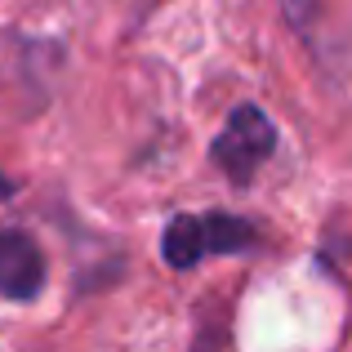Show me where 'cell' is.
<instances>
[{
	"mask_svg": "<svg viewBox=\"0 0 352 352\" xmlns=\"http://www.w3.org/2000/svg\"><path fill=\"white\" fill-rule=\"evenodd\" d=\"M272 152H276L272 116H267L263 107H254V103H236L232 112H228L223 129H219L214 147H210V161H214L236 188H245V183L272 161Z\"/></svg>",
	"mask_w": 352,
	"mask_h": 352,
	"instance_id": "cell-2",
	"label": "cell"
},
{
	"mask_svg": "<svg viewBox=\"0 0 352 352\" xmlns=\"http://www.w3.org/2000/svg\"><path fill=\"white\" fill-rule=\"evenodd\" d=\"M45 290V250L23 228H0V299L32 303Z\"/></svg>",
	"mask_w": 352,
	"mask_h": 352,
	"instance_id": "cell-3",
	"label": "cell"
},
{
	"mask_svg": "<svg viewBox=\"0 0 352 352\" xmlns=\"http://www.w3.org/2000/svg\"><path fill=\"white\" fill-rule=\"evenodd\" d=\"M258 228L241 214L228 210H206V214H174L161 232V258L174 272H188V267L206 263L219 254H245L258 245Z\"/></svg>",
	"mask_w": 352,
	"mask_h": 352,
	"instance_id": "cell-1",
	"label": "cell"
},
{
	"mask_svg": "<svg viewBox=\"0 0 352 352\" xmlns=\"http://www.w3.org/2000/svg\"><path fill=\"white\" fill-rule=\"evenodd\" d=\"M281 5V18L294 27L299 36L317 32V14H321V0H276Z\"/></svg>",
	"mask_w": 352,
	"mask_h": 352,
	"instance_id": "cell-4",
	"label": "cell"
}]
</instances>
